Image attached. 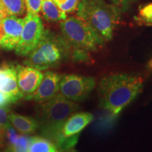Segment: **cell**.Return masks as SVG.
I'll return each mask as SVG.
<instances>
[{"mask_svg":"<svg viewBox=\"0 0 152 152\" xmlns=\"http://www.w3.org/2000/svg\"><path fill=\"white\" fill-rule=\"evenodd\" d=\"M94 116L88 112H75L68 118L62 128V135L67 139L79 135L85 128L92 122Z\"/></svg>","mask_w":152,"mask_h":152,"instance_id":"obj_12","label":"cell"},{"mask_svg":"<svg viewBox=\"0 0 152 152\" xmlns=\"http://www.w3.org/2000/svg\"><path fill=\"white\" fill-rule=\"evenodd\" d=\"M6 137L8 146L4 152H28L30 140L28 134H18L11 125L6 130Z\"/></svg>","mask_w":152,"mask_h":152,"instance_id":"obj_13","label":"cell"},{"mask_svg":"<svg viewBox=\"0 0 152 152\" xmlns=\"http://www.w3.org/2000/svg\"><path fill=\"white\" fill-rule=\"evenodd\" d=\"M96 84V80L92 77L75 74L64 75L61 78L58 92L72 102H81L90 94Z\"/></svg>","mask_w":152,"mask_h":152,"instance_id":"obj_6","label":"cell"},{"mask_svg":"<svg viewBox=\"0 0 152 152\" xmlns=\"http://www.w3.org/2000/svg\"><path fill=\"white\" fill-rule=\"evenodd\" d=\"M18 86L23 98L31 99L34 92L40 84L44 74L37 68L16 64Z\"/></svg>","mask_w":152,"mask_h":152,"instance_id":"obj_8","label":"cell"},{"mask_svg":"<svg viewBox=\"0 0 152 152\" xmlns=\"http://www.w3.org/2000/svg\"><path fill=\"white\" fill-rule=\"evenodd\" d=\"M0 152H1V151H0Z\"/></svg>","mask_w":152,"mask_h":152,"instance_id":"obj_27","label":"cell"},{"mask_svg":"<svg viewBox=\"0 0 152 152\" xmlns=\"http://www.w3.org/2000/svg\"><path fill=\"white\" fill-rule=\"evenodd\" d=\"M144 79L141 75L116 73L104 77L98 85L99 106L117 115L142 92Z\"/></svg>","mask_w":152,"mask_h":152,"instance_id":"obj_2","label":"cell"},{"mask_svg":"<svg viewBox=\"0 0 152 152\" xmlns=\"http://www.w3.org/2000/svg\"><path fill=\"white\" fill-rule=\"evenodd\" d=\"M60 29L61 35L79 59L85 58L87 52L97 51L105 43L103 38L77 16L67 17L60 21Z\"/></svg>","mask_w":152,"mask_h":152,"instance_id":"obj_5","label":"cell"},{"mask_svg":"<svg viewBox=\"0 0 152 152\" xmlns=\"http://www.w3.org/2000/svg\"><path fill=\"white\" fill-rule=\"evenodd\" d=\"M61 76L60 74L52 71H47L44 73L40 84L34 92L31 99L37 103H41L50 99L58 94Z\"/></svg>","mask_w":152,"mask_h":152,"instance_id":"obj_11","label":"cell"},{"mask_svg":"<svg viewBox=\"0 0 152 152\" xmlns=\"http://www.w3.org/2000/svg\"><path fill=\"white\" fill-rule=\"evenodd\" d=\"M11 104H14L10 96L0 91V107L7 108Z\"/></svg>","mask_w":152,"mask_h":152,"instance_id":"obj_22","label":"cell"},{"mask_svg":"<svg viewBox=\"0 0 152 152\" xmlns=\"http://www.w3.org/2000/svg\"><path fill=\"white\" fill-rule=\"evenodd\" d=\"M8 15H7V12L4 9L3 6L1 5V4L0 3V23H1V21L4 20V18H6Z\"/></svg>","mask_w":152,"mask_h":152,"instance_id":"obj_24","label":"cell"},{"mask_svg":"<svg viewBox=\"0 0 152 152\" xmlns=\"http://www.w3.org/2000/svg\"><path fill=\"white\" fill-rule=\"evenodd\" d=\"M6 137V130L0 126V141H2Z\"/></svg>","mask_w":152,"mask_h":152,"instance_id":"obj_25","label":"cell"},{"mask_svg":"<svg viewBox=\"0 0 152 152\" xmlns=\"http://www.w3.org/2000/svg\"><path fill=\"white\" fill-rule=\"evenodd\" d=\"M113 4L117 6L119 8L121 7H128L130 4H132V3H134V1H136L137 0H109Z\"/></svg>","mask_w":152,"mask_h":152,"instance_id":"obj_23","label":"cell"},{"mask_svg":"<svg viewBox=\"0 0 152 152\" xmlns=\"http://www.w3.org/2000/svg\"><path fill=\"white\" fill-rule=\"evenodd\" d=\"M3 147V144H2V141H0V149Z\"/></svg>","mask_w":152,"mask_h":152,"instance_id":"obj_26","label":"cell"},{"mask_svg":"<svg viewBox=\"0 0 152 152\" xmlns=\"http://www.w3.org/2000/svg\"><path fill=\"white\" fill-rule=\"evenodd\" d=\"M28 14H39L41 11L42 0H25Z\"/></svg>","mask_w":152,"mask_h":152,"instance_id":"obj_20","label":"cell"},{"mask_svg":"<svg viewBox=\"0 0 152 152\" xmlns=\"http://www.w3.org/2000/svg\"><path fill=\"white\" fill-rule=\"evenodd\" d=\"M8 118L11 125L20 134H33L38 130L39 124L33 117L11 113H9Z\"/></svg>","mask_w":152,"mask_h":152,"instance_id":"obj_14","label":"cell"},{"mask_svg":"<svg viewBox=\"0 0 152 152\" xmlns=\"http://www.w3.org/2000/svg\"><path fill=\"white\" fill-rule=\"evenodd\" d=\"M41 11L44 18L49 22L61 21L67 18V14L56 4L54 0H42Z\"/></svg>","mask_w":152,"mask_h":152,"instance_id":"obj_15","label":"cell"},{"mask_svg":"<svg viewBox=\"0 0 152 152\" xmlns=\"http://www.w3.org/2000/svg\"><path fill=\"white\" fill-rule=\"evenodd\" d=\"M8 16H20L26 11L25 0H0Z\"/></svg>","mask_w":152,"mask_h":152,"instance_id":"obj_17","label":"cell"},{"mask_svg":"<svg viewBox=\"0 0 152 152\" xmlns=\"http://www.w3.org/2000/svg\"><path fill=\"white\" fill-rule=\"evenodd\" d=\"M2 37L0 46L6 50L16 49L20 40L24 26V18L14 16H7L1 23Z\"/></svg>","mask_w":152,"mask_h":152,"instance_id":"obj_9","label":"cell"},{"mask_svg":"<svg viewBox=\"0 0 152 152\" xmlns=\"http://www.w3.org/2000/svg\"><path fill=\"white\" fill-rule=\"evenodd\" d=\"M73 50L61 35L45 30L41 40L26 56L25 66L45 71L67 60Z\"/></svg>","mask_w":152,"mask_h":152,"instance_id":"obj_4","label":"cell"},{"mask_svg":"<svg viewBox=\"0 0 152 152\" xmlns=\"http://www.w3.org/2000/svg\"><path fill=\"white\" fill-rule=\"evenodd\" d=\"M28 152H60L56 146L42 137H30Z\"/></svg>","mask_w":152,"mask_h":152,"instance_id":"obj_16","label":"cell"},{"mask_svg":"<svg viewBox=\"0 0 152 152\" xmlns=\"http://www.w3.org/2000/svg\"></svg>","mask_w":152,"mask_h":152,"instance_id":"obj_28","label":"cell"},{"mask_svg":"<svg viewBox=\"0 0 152 152\" xmlns=\"http://www.w3.org/2000/svg\"><path fill=\"white\" fill-rule=\"evenodd\" d=\"M45 27L39 14H28L24 18V26L15 52L26 56L38 45L45 33Z\"/></svg>","mask_w":152,"mask_h":152,"instance_id":"obj_7","label":"cell"},{"mask_svg":"<svg viewBox=\"0 0 152 152\" xmlns=\"http://www.w3.org/2000/svg\"><path fill=\"white\" fill-rule=\"evenodd\" d=\"M0 91L10 96L14 104L23 99L18 86L16 65L6 64L0 68Z\"/></svg>","mask_w":152,"mask_h":152,"instance_id":"obj_10","label":"cell"},{"mask_svg":"<svg viewBox=\"0 0 152 152\" xmlns=\"http://www.w3.org/2000/svg\"><path fill=\"white\" fill-rule=\"evenodd\" d=\"M76 16L106 42L113 38L114 30L121 20V9L104 0H80Z\"/></svg>","mask_w":152,"mask_h":152,"instance_id":"obj_3","label":"cell"},{"mask_svg":"<svg viewBox=\"0 0 152 152\" xmlns=\"http://www.w3.org/2000/svg\"><path fill=\"white\" fill-rule=\"evenodd\" d=\"M9 112L7 108L0 107V126L7 130L11 126L8 118Z\"/></svg>","mask_w":152,"mask_h":152,"instance_id":"obj_21","label":"cell"},{"mask_svg":"<svg viewBox=\"0 0 152 152\" xmlns=\"http://www.w3.org/2000/svg\"><path fill=\"white\" fill-rule=\"evenodd\" d=\"M137 20L147 26H152V3L147 4L140 8Z\"/></svg>","mask_w":152,"mask_h":152,"instance_id":"obj_18","label":"cell"},{"mask_svg":"<svg viewBox=\"0 0 152 152\" xmlns=\"http://www.w3.org/2000/svg\"><path fill=\"white\" fill-rule=\"evenodd\" d=\"M79 109L78 104L67 99L59 92L36 106L35 119L39 124L38 130L56 146L60 152L73 151L77 144L79 136L64 138L62 128L68 118Z\"/></svg>","mask_w":152,"mask_h":152,"instance_id":"obj_1","label":"cell"},{"mask_svg":"<svg viewBox=\"0 0 152 152\" xmlns=\"http://www.w3.org/2000/svg\"><path fill=\"white\" fill-rule=\"evenodd\" d=\"M54 1L63 11L68 14L77 10L80 0H54Z\"/></svg>","mask_w":152,"mask_h":152,"instance_id":"obj_19","label":"cell"}]
</instances>
